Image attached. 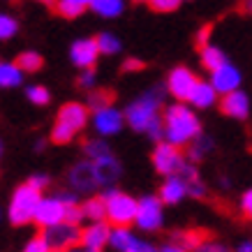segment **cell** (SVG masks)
Returning a JSON list of instances; mask_svg holds the SVG:
<instances>
[{
	"label": "cell",
	"instance_id": "6da1fadb",
	"mask_svg": "<svg viewBox=\"0 0 252 252\" xmlns=\"http://www.w3.org/2000/svg\"><path fill=\"white\" fill-rule=\"evenodd\" d=\"M162 99H164V88L155 86L127 104L125 109V123L134 132H146L151 139L164 137V116H160Z\"/></svg>",
	"mask_w": 252,
	"mask_h": 252
},
{
	"label": "cell",
	"instance_id": "7a4b0ae2",
	"mask_svg": "<svg viewBox=\"0 0 252 252\" xmlns=\"http://www.w3.org/2000/svg\"><path fill=\"white\" fill-rule=\"evenodd\" d=\"M201 134V123L197 114L185 104H171L164 111V141L174 146H188Z\"/></svg>",
	"mask_w": 252,
	"mask_h": 252
},
{
	"label": "cell",
	"instance_id": "3957f363",
	"mask_svg": "<svg viewBox=\"0 0 252 252\" xmlns=\"http://www.w3.org/2000/svg\"><path fill=\"white\" fill-rule=\"evenodd\" d=\"M42 201V192L37 188H32L31 183L19 185L9 199V208H7V218L14 227H21V224H28V222H35V213H37V206Z\"/></svg>",
	"mask_w": 252,
	"mask_h": 252
},
{
	"label": "cell",
	"instance_id": "277c9868",
	"mask_svg": "<svg viewBox=\"0 0 252 252\" xmlns=\"http://www.w3.org/2000/svg\"><path fill=\"white\" fill-rule=\"evenodd\" d=\"M104 204H107V222L111 227H130L132 222H137L139 201L125 192L109 188L104 190Z\"/></svg>",
	"mask_w": 252,
	"mask_h": 252
},
{
	"label": "cell",
	"instance_id": "5b68a950",
	"mask_svg": "<svg viewBox=\"0 0 252 252\" xmlns=\"http://www.w3.org/2000/svg\"><path fill=\"white\" fill-rule=\"evenodd\" d=\"M81 234H84V229L79 224L67 222V220L61 222V224L42 229V238L46 241L51 252H67L72 248H79L81 245Z\"/></svg>",
	"mask_w": 252,
	"mask_h": 252
},
{
	"label": "cell",
	"instance_id": "8992f818",
	"mask_svg": "<svg viewBox=\"0 0 252 252\" xmlns=\"http://www.w3.org/2000/svg\"><path fill=\"white\" fill-rule=\"evenodd\" d=\"M67 185L77 194H93L102 188L97 176V167L93 160H81L67 171Z\"/></svg>",
	"mask_w": 252,
	"mask_h": 252
},
{
	"label": "cell",
	"instance_id": "52a82bcc",
	"mask_svg": "<svg viewBox=\"0 0 252 252\" xmlns=\"http://www.w3.org/2000/svg\"><path fill=\"white\" fill-rule=\"evenodd\" d=\"M153 167L158 174L162 176H178L185 167V158L181 153V148L169 141H160L153 151Z\"/></svg>",
	"mask_w": 252,
	"mask_h": 252
},
{
	"label": "cell",
	"instance_id": "ba28073f",
	"mask_svg": "<svg viewBox=\"0 0 252 252\" xmlns=\"http://www.w3.org/2000/svg\"><path fill=\"white\" fill-rule=\"evenodd\" d=\"M162 201L160 197L153 194H146L139 199V211H137V224L141 231H158L164 222V211H162Z\"/></svg>",
	"mask_w": 252,
	"mask_h": 252
},
{
	"label": "cell",
	"instance_id": "9c48e42d",
	"mask_svg": "<svg viewBox=\"0 0 252 252\" xmlns=\"http://www.w3.org/2000/svg\"><path fill=\"white\" fill-rule=\"evenodd\" d=\"M67 211H69V206L58 194L42 197V201H39V206H37V213H35V224L42 227V229L61 224V222L67 220Z\"/></svg>",
	"mask_w": 252,
	"mask_h": 252
},
{
	"label": "cell",
	"instance_id": "30bf717a",
	"mask_svg": "<svg viewBox=\"0 0 252 252\" xmlns=\"http://www.w3.org/2000/svg\"><path fill=\"white\" fill-rule=\"evenodd\" d=\"M197 77L192 74L188 67H174L171 72H169V81H167V91L174 95L176 99H188L190 102L192 93H194V88H197Z\"/></svg>",
	"mask_w": 252,
	"mask_h": 252
},
{
	"label": "cell",
	"instance_id": "8fae6325",
	"mask_svg": "<svg viewBox=\"0 0 252 252\" xmlns=\"http://www.w3.org/2000/svg\"><path fill=\"white\" fill-rule=\"evenodd\" d=\"M125 123V114H121L118 109L109 107V109H102V111H95L93 114V125L97 130L99 137H111V134H118Z\"/></svg>",
	"mask_w": 252,
	"mask_h": 252
},
{
	"label": "cell",
	"instance_id": "7c38bea8",
	"mask_svg": "<svg viewBox=\"0 0 252 252\" xmlns=\"http://www.w3.org/2000/svg\"><path fill=\"white\" fill-rule=\"evenodd\" d=\"M102 54L97 46V39H77L72 49H69V58L72 63L81 69H91L97 63V56Z\"/></svg>",
	"mask_w": 252,
	"mask_h": 252
},
{
	"label": "cell",
	"instance_id": "4fadbf2b",
	"mask_svg": "<svg viewBox=\"0 0 252 252\" xmlns=\"http://www.w3.org/2000/svg\"><path fill=\"white\" fill-rule=\"evenodd\" d=\"M111 238V224L107 222H88L81 234V248L86 250H104Z\"/></svg>",
	"mask_w": 252,
	"mask_h": 252
},
{
	"label": "cell",
	"instance_id": "5bb4252c",
	"mask_svg": "<svg viewBox=\"0 0 252 252\" xmlns=\"http://www.w3.org/2000/svg\"><path fill=\"white\" fill-rule=\"evenodd\" d=\"M211 84L218 93L222 95H229V93L238 91V84H241V72H238L231 63H224L222 67H218L215 72H211Z\"/></svg>",
	"mask_w": 252,
	"mask_h": 252
},
{
	"label": "cell",
	"instance_id": "9a60e30c",
	"mask_svg": "<svg viewBox=\"0 0 252 252\" xmlns=\"http://www.w3.org/2000/svg\"><path fill=\"white\" fill-rule=\"evenodd\" d=\"M56 123H63V125H67L69 130L79 132L86 127V123H88V109L84 104H79V102H67V104H63V109L58 111V118Z\"/></svg>",
	"mask_w": 252,
	"mask_h": 252
},
{
	"label": "cell",
	"instance_id": "2e32d148",
	"mask_svg": "<svg viewBox=\"0 0 252 252\" xmlns=\"http://www.w3.org/2000/svg\"><path fill=\"white\" fill-rule=\"evenodd\" d=\"M188 194H190V190H188V181H185L183 176H169L167 181L160 185V194L158 197L164 204L174 206V204H181Z\"/></svg>",
	"mask_w": 252,
	"mask_h": 252
},
{
	"label": "cell",
	"instance_id": "e0dca14e",
	"mask_svg": "<svg viewBox=\"0 0 252 252\" xmlns=\"http://www.w3.org/2000/svg\"><path fill=\"white\" fill-rule=\"evenodd\" d=\"M220 109L224 116L243 121V118H248V114H250V99H248V95L241 91L229 93V95H222Z\"/></svg>",
	"mask_w": 252,
	"mask_h": 252
},
{
	"label": "cell",
	"instance_id": "ac0fdd59",
	"mask_svg": "<svg viewBox=\"0 0 252 252\" xmlns=\"http://www.w3.org/2000/svg\"><path fill=\"white\" fill-rule=\"evenodd\" d=\"M95 167H97L99 183H102L104 190H109L114 183H118V178H121V174H123L121 162L114 158V153L107 155V158H102V160H95Z\"/></svg>",
	"mask_w": 252,
	"mask_h": 252
},
{
	"label": "cell",
	"instance_id": "d6986e66",
	"mask_svg": "<svg viewBox=\"0 0 252 252\" xmlns=\"http://www.w3.org/2000/svg\"><path fill=\"white\" fill-rule=\"evenodd\" d=\"M81 211H84V218L88 222H107V204H104V197H88L81 204Z\"/></svg>",
	"mask_w": 252,
	"mask_h": 252
},
{
	"label": "cell",
	"instance_id": "ffe728a7",
	"mask_svg": "<svg viewBox=\"0 0 252 252\" xmlns=\"http://www.w3.org/2000/svg\"><path fill=\"white\" fill-rule=\"evenodd\" d=\"M215 97H218V91L213 88V84H206V81H199L194 93H192V107L197 109H208L215 104Z\"/></svg>",
	"mask_w": 252,
	"mask_h": 252
},
{
	"label": "cell",
	"instance_id": "44dd1931",
	"mask_svg": "<svg viewBox=\"0 0 252 252\" xmlns=\"http://www.w3.org/2000/svg\"><path fill=\"white\" fill-rule=\"evenodd\" d=\"M95 0H56V12L65 19H77L86 7H93Z\"/></svg>",
	"mask_w": 252,
	"mask_h": 252
},
{
	"label": "cell",
	"instance_id": "7402d4cb",
	"mask_svg": "<svg viewBox=\"0 0 252 252\" xmlns=\"http://www.w3.org/2000/svg\"><path fill=\"white\" fill-rule=\"evenodd\" d=\"M134 234L130 231V227H111V238H109V248L114 252H127V248L134 241Z\"/></svg>",
	"mask_w": 252,
	"mask_h": 252
},
{
	"label": "cell",
	"instance_id": "603a6c76",
	"mask_svg": "<svg viewBox=\"0 0 252 252\" xmlns=\"http://www.w3.org/2000/svg\"><path fill=\"white\" fill-rule=\"evenodd\" d=\"M23 81V69L16 63H2L0 65V86L2 88H14Z\"/></svg>",
	"mask_w": 252,
	"mask_h": 252
},
{
	"label": "cell",
	"instance_id": "cb8c5ba5",
	"mask_svg": "<svg viewBox=\"0 0 252 252\" xmlns=\"http://www.w3.org/2000/svg\"><path fill=\"white\" fill-rule=\"evenodd\" d=\"M84 153L88 160H102V158H107V155H111V148H109V144L104 141V139H88L84 144Z\"/></svg>",
	"mask_w": 252,
	"mask_h": 252
},
{
	"label": "cell",
	"instance_id": "d4e9b609",
	"mask_svg": "<svg viewBox=\"0 0 252 252\" xmlns=\"http://www.w3.org/2000/svg\"><path fill=\"white\" fill-rule=\"evenodd\" d=\"M211 151H213V139L206 137V134H199V137L190 144V160L192 162L204 160Z\"/></svg>",
	"mask_w": 252,
	"mask_h": 252
},
{
	"label": "cell",
	"instance_id": "484cf974",
	"mask_svg": "<svg viewBox=\"0 0 252 252\" xmlns=\"http://www.w3.org/2000/svg\"><path fill=\"white\" fill-rule=\"evenodd\" d=\"M93 9L99 16H104V19H114V16H118L125 9V2L123 0H95Z\"/></svg>",
	"mask_w": 252,
	"mask_h": 252
},
{
	"label": "cell",
	"instance_id": "4316f807",
	"mask_svg": "<svg viewBox=\"0 0 252 252\" xmlns=\"http://www.w3.org/2000/svg\"><path fill=\"white\" fill-rule=\"evenodd\" d=\"M201 63H204V67H206V69L215 72V69L222 67L227 61H224V54H222L218 46L208 44V46H204V49H201Z\"/></svg>",
	"mask_w": 252,
	"mask_h": 252
},
{
	"label": "cell",
	"instance_id": "83f0119b",
	"mask_svg": "<svg viewBox=\"0 0 252 252\" xmlns=\"http://www.w3.org/2000/svg\"><path fill=\"white\" fill-rule=\"evenodd\" d=\"M111 102H114V95H111L109 91L91 93V97H88V109L95 114V111H102V109H109L111 107Z\"/></svg>",
	"mask_w": 252,
	"mask_h": 252
},
{
	"label": "cell",
	"instance_id": "f1b7e54d",
	"mask_svg": "<svg viewBox=\"0 0 252 252\" xmlns=\"http://www.w3.org/2000/svg\"><path fill=\"white\" fill-rule=\"evenodd\" d=\"M97 46H99V51L102 54H118L121 51V39L116 37V35H111V32H99L97 35Z\"/></svg>",
	"mask_w": 252,
	"mask_h": 252
},
{
	"label": "cell",
	"instance_id": "f546056e",
	"mask_svg": "<svg viewBox=\"0 0 252 252\" xmlns=\"http://www.w3.org/2000/svg\"><path fill=\"white\" fill-rule=\"evenodd\" d=\"M16 65L23 69V72H37L42 67V56L35 54V51H23L19 58H16Z\"/></svg>",
	"mask_w": 252,
	"mask_h": 252
},
{
	"label": "cell",
	"instance_id": "4dcf8cb0",
	"mask_svg": "<svg viewBox=\"0 0 252 252\" xmlns=\"http://www.w3.org/2000/svg\"><path fill=\"white\" fill-rule=\"evenodd\" d=\"M176 243H181L183 248H188V250H197V245L204 241V236L201 234H197V231H178L174 236Z\"/></svg>",
	"mask_w": 252,
	"mask_h": 252
},
{
	"label": "cell",
	"instance_id": "1f68e13d",
	"mask_svg": "<svg viewBox=\"0 0 252 252\" xmlns=\"http://www.w3.org/2000/svg\"><path fill=\"white\" fill-rule=\"evenodd\" d=\"M74 137H77V132L69 130L67 125H63V123H54V130H51V141H56V144H69Z\"/></svg>",
	"mask_w": 252,
	"mask_h": 252
},
{
	"label": "cell",
	"instance_id": "d6a6232c",
	"mask_svg": "<svg viewBox=\"0 0 252 252\" xmlns=\"http://www.w3.org/2000/svg\"><path fill=\"white\" fill-rule=\"evenodd\" d=\"M26 95H28V99H31L32 104H37V107H44V104H49V99H51V95H49V91H46L44 86H31V88L26 91Z\"/></svg>",
	"mask_w": 252,
	"mask_h": 252
},
{
	"label": "cell",
	"instance_id": "836d02e7",
	"mask_svg": "<svg viewBox=\"0 0 252 252\" xmlns=\"http://www.w3.org/2000/svg\"><path fill=\"white\" fill-rule=\"evenodd\" d=\"M16 31H19V23H16L14 16H9V14L0 16V37H2V39L14 37Z\"/></svg>",
	"mask_w": 252,
	"mask_h": 252
},
{
	"label": "cell",
	"instance_id": "e575fe53",
	"mask_svg": "<svg viewBox=\"0 0 252 252\" xmlns=\"http://www.w3.org/2000/svg\"><path fill=\"white\" fill-rule=\"evenodd\" d=\"M194 252H234L229 250L224 243H220V241H211V238H204L201 243L197 245V250Z\"/></svg>",
	"mask_w": 252,
	"mask_h": 252
},
{
	"label": "cell",
	"instance_id": "d590c367",
	"mask_svg": "<svg viewBox=\"0 0 252 252\" xmlns=\"http://www.w3.org/2000/svg\"><path fill=\"white\" fill-rule=\"evenodd\" d=\"M185 181H188V190H190L192 197L201 199L204 194H206V185L201 183V178H199V174H197V176H192V178H185Z\"/></svg>",
	"mask_w": 252,
	"mask_h": 252
},
{
	"label": "cell",
	"instance_id": "8d00e7d4",
	"mask_svg": "<svg viewBox=\"0 0 252 252\" xmlns=\"http://www.w3.org/2000/svg\"><path fill=\"white\" fill-rule=\"evenodd\" d=\"M23 252H51V250H49V245H46V241L42 238V234H39V236L31 238V241L26 243Z\"/></svg>",
	"mask_w": 252,
	"mask_h": 252
},
{
	"label": "cell",
	"instance_id": "74e56055",
	"mask_svg": "<svg viewBox=\"0 0 252 252\" xmlns=\"http://www.w3.org/2000/svg\"><path fill=\"white\" fill-rule=\"evenodd\" d=\"M151 2V7L158 9V12H174L183 0H148Z\"/></svg>",
	"mask_w": 252,
	"mask_h": 252
},
{
	"label": "cell",
	"instance_id": "f35d334b",
	"mask_svg": "<svg viewBox=\"0 0 252 252\" xmlns=\"http://www.w3.org/2000/svg\"><path fill=\"white\" fill-rule=\"evenodd\" d=\"M127 252H160V248H155L153 243H148L144 238H134L132 245L127 248Z\"/></svg>",
	"mask_w": 252,
	"mask_h": 252
},
{
	"label": "cell",
	"instance_id": "ab89813d",
	"mask_svg": "<svg viewBox=\"0 0 252 252\" xmlns=\"http://www.w3.org/2000/svg\"><path fill=\"white\" fill-rule=\"evenodd\" d=\"M241 213L252 220V188L241 197Z\"/></svg>",
	"mask_w": 252,
	"mask_h": 252
},
{
	"label": "cell",
	"instance_id": "60d3db41",
	"mask_svg": "<svg viewBox=\"0 0 252 252\" xmlns=\"http://www.w3.org/2000/svg\"><path fill=\"white\" fill-rule=\"evenodd\" d=\"M79 86L81 88H93L95 86V72L93 69H84L81 77H79Z\"/></svg>",
	"mask_w": 252,
	"mask_h": 252
},
{
	"label": "cell",
	"instance_id": "b9f144b4",
	"mask_svg": "<svg viewBox=\"0 0 252 252\" xmlns=\"http://www.w3.org/2000/svg\"><path fill=\"white\" fill-rule=\"evenodd\" d=\"M28 183L32 185V188H37L39 192L44 190L46 185H49V176H44V174H35V176H31V178H28Z\"/></svg>",
	"mask_w": 252,
	"mask_h": 252
},
{
	"label": "cell",
	"instance_id": "7bdbcfd3",
	"mask_svg": "<svg viewBox=\"0 0 252 252\" xmlns=\"http://www.w3.org/2000/svg\"><path fill=\"white\" fill-rule=\"evenodd\" d=\"M160 252H188V248H183V245L181 243H176L174 238H171V241H169V243H164L160 248Z\"/></svg>",
	"mask_w": 252,
	"mask_h": 252
},
{
	"label": "cell",
	"instance_id": "ee69618b",
	"mask_svg": "<svg viewBox=\"0 0 252 252\" xmlns=\"http://www.w3.org/2000/svg\"><path fill=\"white\" fill-rule=\"evenodd\" d=\"M211 31H213L211 26H204V28L199 31V35H197V44L201 46V49H204V46H208V35H211Z\"/></svg>",
	"mask_w": 252,
	"mask_h": 252
},
{
	"label": "cell",
	"instance_id": "f6af8a7d",
	"mask_svg": "<svg viewBox=\"0 0 252 252\" xmlns=\"http://www.w3.org/2000/svg\"><path fill=\"white\" fill-rule=\"evenodd\" d=\"M141 67H144V63L137 61V58H130V61L123 63V69H125V72H134V69H141Z\"/></svg>",
	"mask_w": 252,
	"mask_h": 252
},
{
	"label": "cell",
	"instance_id": "bcb514c9",
	"mask_svg": "<svg viewBox=\"0 0 252 252\" xmlns=\"http://www.w3.org/2000/svg\"><path fill=\"white\" fill-rule=\"evenodd\" d=\"M234 252H252V241H241Z\"/></svg>",
	"mask_w": 252,
	"mask_h": 252
},
{
	"label": "cell",
	"instance_id": "7dc6e473",
	"mask_svg": "<svg viewBox=\"0 0 252 252\" xmlns=\"http://www.w3.org/2000/svg\"><path fill=\"white\" fill-rule=\"evenodd\" d=\"M67 252H88V250H86V248H81V245H79V248H72V250H67Z\"/></svg>",
	"mask_w": 252,
	"mask_h": 252
},
{
	"label": "cell",
	"instance_id": "c3c4849f",
	"mask_svg": "<svg viewBox=\"0 0 252 252\" xmlns=\"http://www.w3.org/2000/svg\"><path fill=\"white\" fill-rule=\"evenodd\" d=\"M245 9H248V12H252V0H245Z\"/></svg>",
	"mask_w": 252,
	"mask_h": 252
},
{
	"label": "cell",
	"instance_id": "681fc988",
	"mask_svg": "<svg viewBox=\"0 0 252 252\" xmlns=\"http://www.w3.org/2000/svg\"><path fill=\"white\" fill-rule=\"evenodd\" d=\"M37 2H44V5H56V0H37Z\"/></svg>",
	"mask_w": 252,
	"mask_h": 252
},
{
	"label": "cell",
	"instance_id": "f907efd6",
	"mask_svg": "<svg viewBox=\"0 0 252 252\" xmlns=\"http://www.w3.org/2000/svg\"><path fill=\"white\" fill-rule=\"evenodd\" d=\"M88 252H102V250H88Z\"/></svg>",
	"mask_w": 252,
	"mask_h": 252
},
{
	"label": "cell",
	"instance_id": "816d5d0a",
	"mask_svg": "<svg viewBox=\"0 0 252 252\" xmlns=\"http://www.w3.org/2000/svg\"><path fill=\"white\" fill-rule=\"evenodd\" d=\"M134 2H144V0H134Z\"/></svg>",
	"mask_w": 252,
	"mask_h": 252
}]
</instances>
